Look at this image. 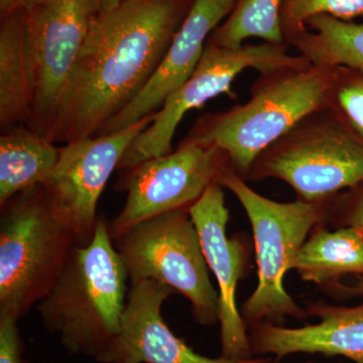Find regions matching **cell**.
Here are the masks:
<instances>
[{"instance_id":"4316f807","label":"cell","mask_w":363,"mask_h":363,"mask_svg":"<svg viewBox=\"0 0 363 363\" xmlns=\"http://www.w3.org/2000/svg\"><path fill=\"white\" fill-rule=\"evenodd\" d=\"M223 1L226 2V4H233V6H235L236 2H238V0H223Z\"/></svg>"},{"instance_id":"7c38bea8","label":"cell","mask_w":363,"mask_h":363,"mask_svg":"<svg viewBox=\"0 0 363 363\" xmlns=\"http://www.w3.org/2000/svg\"><path fill=\"white\" fill-rule=\"evenodd\" d=\"M222 188L218 183L210 186L189 208V213L199 233L208 267L218 284L221 357L243 362L255 358L247 327L236 303L238 284L247 269V250L238 236H227L229 210Z\"/></svg>"},{"instance_id":"2e32d148","label":"cell","mask_w":363,"mask_h":363,"mask_svg":"<svg viewBox=\"0 0 363 363\" xmlns=\"http://www.w3.org/2000/svg\"><path fill=\"white\" fill-rule=\"evenodd\" d=\"M326 224L315 226L308 236L291 269L305 281L340 292L339 279L363 277V236L352 227L330 231Z\"/></svg>"},{"instance_id":"7a4b0ae2","label":"cell","mask_w":363,"mask_h":363,"mask_svg":"<svg viewBox=\"0 0 363 363\" xmlns=\"http://www.w3.org/2000/svg\"><path fill=\"white\" fill-rule=\"evenodd\" d=\"M335 67H281L260 73L250 99L198 119L183 142L218 147L247 178L253 162L303 118L328 107Z\"/></svg>"},{"instance_id":"9a60e30c","label":"cell","mask_w":363,"mask_h":363,"mask_svg":"<svg viewBox=\"0 0 363 363\" xmlns=\"http://www.w3.org/2000/svg\"><path fill=\"white\" fill-rule=\"evenodd\" d=\"M307 312L319 322L301 328L272 323L250 327L253 354H272L279 359L293 353H320L363 363V303L353 307L312 303Z\"/></svg>"},{"instance_id":"e0dca14e","label":"cell","mask_w":363,"mask_h":363,"mask_svg":"<svg viewBox=\"0 0 363 363\" xmlns=\"http://www.w3.org/2000/svg\"><path fill=\"white\" fill-rule=\"evenodd\" d=\"M4 16L0 30V126L7 131L28 126L33 96L23 11Z\"/></svg>"},{"instance_id":"7402d4cb","label":"cell","mask_w":363,"mask_h":363,"mask_svg":"<svg viewBox=\"0 0 363 363\" xmlns=\"http://www.w3.org/2000/svg\"><path fill=\"white\" fill-rule=\"evenodd\" d=\"M329 108L338 114L363 140V70L336 66Z\"/></svg>"},{"instance_id":"52a82bcc","label":"cell","mask_w":363,"mask_h":363,"mask_svg":"<svg viewBox=\"0 0 363 363\" xmlns=\"http://www.w3.org/2000/svg\"><path fill=\"white\" fill-rule=\"evenodd\" d=\"M130 284L155 279L185 296L198 324L219 321L220 303L209 277L199 233L189 210L136 224L113 240Z\"/></svg>"},{"instance_id":"ffe728a7","label":"cell","mask_w":363,"mask_h":363,"mask_svg":"<svg viewBox=\"0 0 363 363\" xmlns=\"http://www.w3.org/2000/svg\"><path fill=\"white\" fill-rule=\"evenodd\" d=\"M281 0H238L223 25L215 28L208 43L240 48L250 38L286 43L281 25Z\"/></svg>"},{"instance_id":"5bb4252c","label":"cell","mask_w":363,"mask_h":363,"mask_svg":"<svg viewBox=\"0 0 363 363\" xmlns=\"http://www.w3.org/2000/svg\"><path fill=\"white\" fill-rule=\"evenodd\" d=\"M234 6L223 0H194L168 52L142 92L119 112L96 136L111 135L156 113L167 98L194 73L207 39Z\"/></svg>"},{"instance_id":"8fae6325","label":"cell","mask_w":363,"mask_h":363,"mask_svg":"<svg viewBox=\"0 0 363 363\" xmlns=\"http://www.w3.org/2000/svg\"><path fill=\"white\" fill-rule=\"evenodd\" d=\"M154 114L111 135L67 143L43 188L52 214L73 233L78 245L89 243L98 220L97 204L130 143L152 123Z\"/></svg>"},{"instance_id":"83f0119b","label":"cell","mask_w":363,"mask_h":363,"mask_svg":"<svg viewBox=\"0 0 363 363\" xmlns=\"http://www.w3.org/2000/svg\"><path fill=\"white\" fill-rule=\"evenodd\" d=\"M307 363H312V362H307Z\"/></svg>"},{"instance_id":"4fadbf2b","label":"cell","mask_w":363,"mask_h":363,"mask_svg":"<svg viewBox=\"0 0 363 363\" xmlns=\"http://www.w3.org/2000/svg\"><path fill=\"white\" fill-rule=\"evenodd\" d=\"M171 286L155 279L130 284L121 328L95 359L100 363H267L269 358L236 362L195 352L177 337L162 316Z\"/></svg>"},{"instance_id":"ba28073f","label":"cell","mask_w":363,"mask_h":363,"mask_svg":"<svg viewBox=\"0 0 363 363\" xmlns=\"http://www.w3.org/2000/svg\"><path fill=\"white\" fill-rule=\"evenodd\" d=\"M289 45L264 42L225 48L207 42L194 73L167 98L152 123L130 143L117 169L128 172L147 160L171 154L174 135L185 114L191 109L201 108L219 95L234 98L231 89L234 80L247 69L264 73L308 61L301 55L289 54Z\"/></svg>"},{"instance_id":"8992f818","label":"cell","mask_w":363,"mask_h":363,"mask_svg":"<svg viewBox=\"0 0 363 363\" xmlns=\"http://www.w3.org/2000/svg\"><path fill=\"white\" fill-rule=\"evenodd\" d=\"M278 179L298 199L317 202L363 183V140L329 107L319 109L269 145L245 180Z\"/></svg>"},{"instance_id":"5b68a950","label":"cell","mask_w":363,"mask_h":363,"mask_svg":"<svg viewBox=\"0 0 363 363\" xmlns=\"http://www.w3.org/2000/svg\"><path fill=\"white\" fill-rule=\"evenodd\" d=\"M77 245L42 185L1 206L0 315L20 320L50 292Z\"/></svg>"},{"instance_id":"cb8c5ba5","label":"cell","mask_w":363,"mask_h":363,"mask_svg":"<svg viewBox=\"0 0 363 363\" xmlns=\"http://www.w3.org/2000/svg\"><path fill=\"white\" fill-rule=\"evenodd\" d=\"M18 320L0 315V363H23Z\"/></svg>"},{"instance_id":"484cf974","label":"cell","mask_w":363,"mask_h":363,"mask_svg":"<svg viewBox=\"0 0 363 363\" xmlns=\"http://www.w3.org/2000/svg\"><path fill=\"white\" fill-rule=\"evenodd\" d=\"M99 1V13H108L118 6L124 0H98Z\"/></svg>"},{"instance_id":"44dd1931","label":"cell","mask_w":363,"mask_h":363,"mask_svg":"<svg viewBox=\"0 0 363 363\" xmlns=\"http://www.w3.org/2000/svg\"><path fill=\"white\" fill-rule=\"evenodd\" d=\"M320 14L350 21L363 16V0H281V25L285 40L304 30L307 21Z\"/></svg>"},{"instance_id":"603a6c76","label":"cell","mask_w":363,"mask_h":363,"mask_svg":"<svg viewBox=\"0 0 363 363\" xmlns=\"http://www.w3.org/2000/svg\"><path fill=\"white\" fill-rule=\"evenodd\" d=\"M329 223L352 227L363 236V183L343 191L333 198Z\"/></svg>"},{"instance_id":"d4e9b609","label":"cell","mask_w":363,"mask_h":363,"mask_svg":"<svg viewBox=\"0 0 363 363\" xmlns=\"http://www.w3.org/2000/svg\"><path fill=\"white\" fill-rule=\"evenodd\" d=\"M38 0H0V9L2 14L13 13L16 11H23L32 6Z\"/></svg>"},{"instance_id":"ac0fdd59","label":"cell","mask_w":363,"mask_h":363,"mask_svg":"<svg viewBox=\"0 0 363 363\" xmlns=\"http://www.w3.org/2000/svg\"><path fill=\"white\" fill-rule=\"evenodd\" d=\"M61 147L28 128L0 138V207L23 191L42 185L56 166Z\"/></svg>"},{"instance_id":"277c9868","label":"cell","mask_w":363,"mask_h":363,"mask_svg":"<svg viewBox=\"0 0 363 363\" xmlns=\"http://www.w3.org/2000/svg\"><path fill=\"white\" fill-rule=\"evenodd\" d=\"M238 198L252 225L257 264V286L242 306L247 328L255 324H276L286 317L305 319L301 308L284 286V278L313 228L330 221L332 200L279 203L252 190L231 167L218 181Z\"/></svg>"},{"instance_id":"6da1fadb","label":"cell","mask_w":363,"mask_h":363,"mask_svg":"<svg viewBox=\"0 0 363 363\" xmlns=\"http://www.w3.org/2000/svg\"><path fill=\"white\" fill-rule=\"evenodd\" d=\"M185 0H124L98 13L63 92L48 140L95 138L140 92L189 11Z\"/></svg>"},{"instance_id":"d6986e66","label":"cell","mask_w":363,"mask_h":363,"mask_svg":"<svg viewBox=\"0 0 363 363\" xmlns=\"http://www.w3.org/2000/svg\"><path fill=\"white\" fill-rule=\"evenodd\" d=\"M286 42L314 65L346 66L363 70V23L320 14Z\"/></svg>"},{"instance_id":"30bf717a","label":"cell","mask_w":363,"mask_h":363,"mask_svg":"<svg viewBox=\"0 0 363 363\" xmlns=\"http://www.w3.org/2000/svg\"><path fill=\"white\" fill-rule=\"evenodd\" d=\"M229 157L218 147L181 142L171 154L154 157L124 172L116 190L125 205L108 223L112 240L159 215L187 209L210 186L218 183Z\"/></svg>"},{"instance_id":"3957f363","label":"cell","mask_w":363,"mask_h":363,"mask_svg":"<svg viewBox=\"0 0 363 363\" xmlns=\"http://www.w3.org/2000/svg\"><path fill=\"white\" fill-rule=\"evenodd\" d=\"M128 281L108 222L98 217L92 240L73 247L56 283L37 305L45 328L71 354L96 358L121 328Z\"/></svg>"},{"instance_id":"9c48e42d","label":"cell","mask_w":363,"mask_h":363,"mask_svg":"<svg viewBox=\"0 0 363 363\" xmlns=\"http://www.w3.org/2000/svg\"><path fill=\"white\" fill-rule=\"evenodd\" d=\"M98 13V0H38L23 9L33 96L26 128L33 133L48 138L60 96Z\"/></svg>"}]
</instances>
